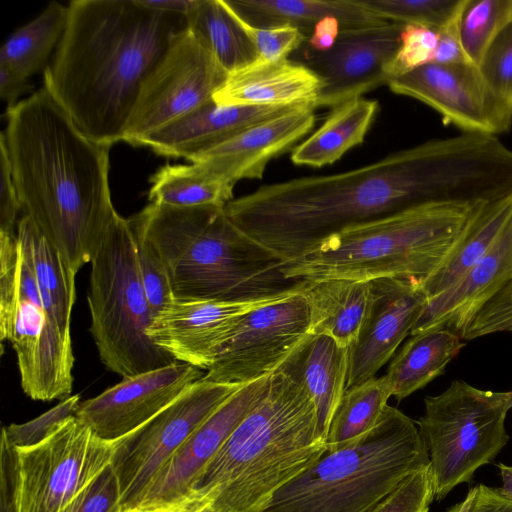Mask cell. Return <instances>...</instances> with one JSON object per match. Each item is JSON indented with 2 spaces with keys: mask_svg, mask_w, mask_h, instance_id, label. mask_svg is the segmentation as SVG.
I'll return each mask as SVG.
<instances>
[{
  "mask_svg": "<svg viewBox=\"0 0 512 512\" xmlns=\"http://www.w3.org/2000/svg\"><path fill=\"white\" fill-rule=\"evenodd\" d=\"M341 30L340 22L336 18L326 17L314 26L305 44L317 52L328 51L334 46Z\"/></svg>",
  "mask_w": 512,
  "mask_h": 512,
  "instance_id": "f907efd6",
  "label": "cell"
},
{
  "mask_svg": "<svg viewBox=\"0 0 512 512\" xmlns=\"http://www.w3.org/2000/svg\"><path fill=\"white\" fill-rule=\"evenodd\" d=\"M150 182V203L174 207H225L234 199L233 186L217 180L195 162L162 166Z\"/></svg>",
  "mask_w": 512,
  "mask_h": 512,
  "instance_id": "836d02e7",
  "label": "cell"
},
{
  "mask_svg": "<svg viewBox=\"0 0 512 512\" xmlns=\"http://www.w3.org/2000/svg\"><path fill=\"white\" fill-rule=\"evenodd\" d=\"M310 334L332 337L350 348L358 338L373 301V282L350 279L304 281Z\"/></svg>",
  "mask_w": 512,
  "mask_h": 512,
  "instance_id": "484cf974",
  "label": "cell"
},
{
  "mask_svg": "<svg viewBox=\"0 0 512 512\" xmlns=\"http://www.w3.org/2000/svg\"><path fill=\"white\" fill-rule=\"evenodd\" d=\"M434 499V478L428 466L406 477L369 512H428Z\"/></svg>",
  "mask_w": 512,
  "mask_h": 512,
  "instance_id": "b9f144b4",
  "label": "cell"
},
{
  "mask_svg": "<svg viewBox=\"0 0 512 512\" xmlns=\"http://www.w3.org/2000/svg\"><path fill=\"white\" fill-rule=\"evenodd\" d=\"M474 494H475V487H472L468 491L464 500L451 506L447 510V512H468L471 502L473 500Z\"/></svg>",
  "mask_w": 512,
  "mask_h": 512,
  "instance_id": "db71d44e",
  "label": "cell"
},
{
  "mask_svg": "<svg viewBox=\"0 0 512 512\" xmlns=\"http://www.w3.org/2000/svg\"><path fill=\"white\" fill-rule=\"evenodd\" d=\"M486 180L466 135L432 139L349 171L263 185L224 207L230 220L284 263L347 227L411 206L471 202Z\"/></svg>",
  "mask_w": 512,
  "mask_h": 512,
  "instance_id": "6da1fadb",
  "label": "cell"
},
{
  "mask_svg": "<svg viewBox=\"0 0 512 512\" xmlns=\"http://www.w3.org/2000/svg\"><path fill=\"white\" fill-rule=\"evenodd\" d=\"M90 264V333L107 369L127 378L176 362L147 335L154 315L128 219H114Z\"/></svg>",
  "mask_w": 512,
  "mask_h": 512,
  "instance_id": "ba28073f",
  "label": "cell"
},
{
  "mask_svg": "<svg viewBox=\"0 0 512 512\" xmlns=\"http://www.w3.org/2000/svg\"><path fill=\"white\" fill-rule=\"evenodd\" d=\"M389 89L437 111L462 132L497 136L510 129L512 108L471 63H430L392 79Z\"/></svg>",
  "mask_w": 512,
  "mask_h": 512,
  "instance_id": "9a60e30c",
  "label": "cell"
},
{
  "mask_svg": "<svg viewBox=\"0 0 512 512\" xmlns=\"http://www.w3.org/2000/svg\"><path fill=\"white\" fill-rule=\"evenodd\" d=\"M235 15L253 43L258 59L264 61L288 59L287 57L291 53L301 48L307 41L308 36L294 26L259 28L246 23L237 14Z\"/></svg>",
  "mask_w": 512,
  "mask_h": 512,
  "instance_id": "7bdbcfd3",
  "label": "cell"
},
{
  "mask_svg": "<svg viewBox=\"0 0 512 512\" xmlns=\"http://www.w3.org/2000/svg\"><path fill=\"white\" fill-rule=\"evenodd\" d=\"M428 466L416 422L387 405L373 429L326 449L281 487L263 512H369L406 477Z\"/></svg>",
  "mask_w": 512,
  "mask_h": 512,
  "instance_id": "52a82bcc",
  "label": "cell"
},
{
  "mask_svg": "<svg viewBox=\"0 0 512 512\" xmlns=\"http://www.w3.org/2000/svg\"><path fill=\"white\" fill-rule=\"evenodd\" d=\"M512 21V0H465L457 33L467 61L479 66L498 33Z\"/></svg>",
  "mask_w": 512,
  "mask_h": 512,
  "instance_id": "d590c367",
  "label": "cell"
},
{
  "mask_svg": "<svg viewBox=\"0 0 512 512\" xmlns=\"http://www.w3.org/2000/svg\"><path fill=\"white\" fill-rule=\"evenodd\" d=\"M440 30L418 25L404 26L399 49L387 68L389 82L434 62Z\"/></svg>",
  "mask_w": 512,
  "mask_h": 512,
  "instance_id": "74e56055",
  "label": "cell"
},
{
  "mask_svg": "<svg viewBox=\"0 0 512 512\" xmlns=\"http://www.w3.org/2000/svg\"><path fill=\"white\" fill-rule=\"evenodd\" d=\"M309 309L299 291L244 316L204 379L248 384L272 374L310 335Z\"/></svg>",
  "mask_w": 512,
  "mask_h": 512,
  "instance_id": "5bb4252c",
  "label": "cell"
},
{
  "mask_svg": "<svg viewBox=\"0 0 512 512\" xmlns=\"http://www.w3.org/2000/svg\"><path fill=\"white\" fill-rule=\"evenodd\" d=\"M270 376L243 385L218 407L160 469L137 507H170L180 501L199 471L263 398Z\"/></svg>",
  "mask_w": 512,
  "mask_h": 512,
  "instance_id": "d6986e66",
  "label": "cell"
},
{
  "mask_svg": "<svg viewBox=\"0 0 512 512\" xmlns=\"http://www.w3.org/2000/svg\"><path fill=\"white\" fill-rule=\"evenodd\" d=\"M243 385L202 378L144 425L113 441L111 467L119 484L120 511L140 504L170 457Z\"/></svg>",
  "mask_w": 512,
  "mask_h": 512,
  "instance_id": "8fae6325",
  "label": "cell"
},
{
  "mask_svg": "<svg viewBox=\"0 0 512 512\" xmlns=\"http://www.w3.org/2000/svg\"><path fill=\"white\" fill-rule=\"evenodd\" d=\"M199 0H138L150 9L178 14L187 17L197 6Z\"/></svg>",
  "mask_w": 512,
  "mask_h": 512,
  "instance_id": "816d5d0a",
  "label": "cell"
},
{
  "mask_svg": "<svg viewBox=\"0 0 512 512\" xmlns=\"http://www.w3.org/2000/svg\"><path fill=\"white\" fill-rule=\"evenodd\" d=\"M497 466L502 479V486L497 489L501 495L512 500V465L498 463Z\"/></svg>",
  "mask_w": 512,
  "mask_h": 512,
  "instance_id": "f5cc1de1",
  "label": "cell"
},
{
  "mask_svg": "<svg viewBox=\"0 0 512 512\" xmlns=\"http://www.w3.org/2000/svg\"><path fill=\"white\" fill-rule=\"evenodd\" d=\"M512 281V215L484 255L450 288L427 299L410 335L447 328L456 333Z\"/></svg>",
  "mask_w": 512,
  "mask_h": 512,
  "instance_id": "7402d4cb",
  "label": "cell"
},
{
  "mask_svg": "<svg viewBox=\"0 0 512 512\" xmlns=\"http://www.w3.org/2000/svg\"><path fill=\"white\" fill-rule=\"evenodd\" d=\"M298 291L246 301L174 300L153 318L147 335L176 361L207 371L246 314Z\"/></svg>",
  "mask_w": 512,
  "mask_h": 512,
  "instance_id": "ac0fdd59",
  "label": "cell"
},
{
  "mask_svg": "<svg viewBox=\"0 0 512 512\" xmlns=\"http://www.w3.org/2000/svg\"><path fill=\"white\" fill-rule=\"evenodd\" d=\"M22 211L6 147L0 139V233L15 235Z\"/></svg>",
  "mask_w": 512,
  "mask_h": 512,
  "instance_id": "bcb514c9",
  "label": "cell"
},
{
  "mask_svg": "<svg viewBox=\"0 0 512 512\" xmlns=\"http://www.w3.org/2000/svg\"><path fill=\"white\" fill-rule=\"evenodd\" d=\"M511 215L512 193L477 203L443 261L420 285L426 300L456 283L490 248Z\"/></svg>",
  "mask_w": 512,
  "mask_h": 512,
  "instance_id": "4316f807",
  "label": "cell"
},
{
  "mask_svg": "<svg viewBox=\"0 0 512 512\" xmlns=\"http://www.w3.org/2000/svg\"><path fill=\"white\" fill-rule=\"evenodd\" d=\"M0 139L24 215L77 274L119 215L109 187L112 146L87 137L44 87L6 109Z\"/></svg>",
  "mask_w": 512,
  "mask_h": 512,
  "instance_id": "7a4b0ae2",
  "label": "cell"
},
{
  "mask_svg": "<svg viewBox=\"0 0 512 512\" xmlns=\"http://www.w3.org/2000/svg\"><path fill=\"white\" fill-rule=\"evenodd\" d=\"M378 110L377 100L363 96L333 107L323 124L294 148L292 163L316 168L335 163L363 143Z\"/></svg>",
  "mask_w": 512,
  "mask_h": 512,
  "instance_id": "f1b7e54d",
  "label": "cell"
},
{
  "mask_svg": "<svg viewBox=\"0 0 512 512\" xmlns=\"http://www.w3.org/2000/svg\"><path fill=\"white\" fill-rule=\"evenodd\" d=\"M321 86L318 75L300 62L257 59L229 73L213 100L224 106L314 105Z\"/></svg>",
  "mask_w": 512,
  "mask_h": 512,
  "instance_id": "cb8c5ba5",
  "label": "cell"
},
{
  "mask_svg": "<svg viewBox=\"0 0 512 512\" xmlns=\"http://www.w3.org/2000/svg\"><path fill=\"white\" fill-rule=\"evenodd\" d=\"M478 68L492 92L512 108V21L490 44Z\"/></svg>",
  "mask_w": 512,
  "mask_h": 512,
  "instance_id": "ab89813d",
  "label": "cell"
},
{
  "mask_svg": "<svg viewBox=\"0 0 512 512\" xmlns=\"http://www.w3.org/2000/svg\"><path fill=\"white\" fill-rule=\"evenodd\" d=\"M325 450L293 353L175 504L200 512H263L274 494Z\"/></svg>",
  "mask_w": 512,
  "mask_h": 512,
  "instance_id": "277c9868",
  "label": "cell"
},
{
  "mask_svg": "<svg viewBox=\"0 0 512 512\" xmlns=\"http://www.w3.org/2000/svg\"><path fill=\"white\" fill-rule=\"evenodd\" d=\"M119 512H173L169 507H156V508H144V507H133Z\"/></svg>",
  "mask_w": 512,
  "mask_h": 512,
  "instance_id": "11a10c76",
  "label": "cell"
},
{
  "mask_svg": "<svg viewBox=\"0 0 512 512\" xmlns=\"http://www.w3.org/2000/svg\"><path fill=\"white\" fill-rule=\"evenodd\" d=\"M509 399H508V409L510 410L512 408V391L508 392Z\"/></svg>",
  "mask_w": 512,
  "mask_h": 512,
  "instance_id": "6f0895ef",
  "label": "cell"
},
{
  "mask_svg": "<svg viewBox=\"0 0 512 512\" xmlns=\"http://www.w3.org/2000/svg\"><path fill=\"white\" fill-rule=\"evenodd\" d=\"M68 6L51 1L33 20L14 30L0 48V63L26 77L45 70L65 31Z\"/></svg>",
  "mask_w": 512,
  "mask_h": 512,
  "instance_id": "d6a6232c",
  "label": "cell"
},
{
  "mask_svg": "<svg viewBox=\"0 0 512 512\" xmlns=\"http://www.w3.org/2000/svg\"><path fill=\"white\" fill-rule=\"evenodd\" d=\"M228 75L187 27L145 79L123 141L137 146L147 135L210 101Z\"/></svg>",
  "mask_w": 512,
  "mask_h": 512,
  "instance_id": "4fadbf2b",
  "label": "cell"
},
{
  "mask_svg": "<svg viewBox=\"0 0 512 512\" xmlns=\"http://www.w3.org/2000/svg\"><path fill=\"white\" fill-rule=\"evenodd\" d=\"M462 62L468 61L459 41L456 21L440 30V38L433 63L453 64Z\"/></svg>",
  "mask_w": 512,
  "mask_h": 512,
  "instance_id": "c3c4849f",
  "label": "cell"
},
{
  "mask_svg": "<svg viewBox=\"0 0 512 512\" xmlns=\"http://www.w3.org/2000/svg\"><path fill=\"white\" fill-rule=\"evenodd\" d=\"M508 399V392L482 390L462 380L425 397V411L416 424L429 454L436 500L469 483L508 443Z\"/></svg>",
  "mask_w": 512,
  "mask_h": 512,
  "instance_id": "30bf717a",
  "label": "cell"
},
{
  "mask_svg": "<svg viewBox=\"0 0 512 512\" xmlns=\"http://www.w3.org/2000/svg\"><path fill=\"white\" fill-rule=\"evenodd\" d=\"M80 403L79 394L71 395L28 422L4 426L1 435L16 448L36 445L52 435L69 418L75 416Z\"/></svg>",
  "mask_w": 512,
  "mask_h": 512,
  "instance_id": "f35d334b",
  "label": "cell"
},
{
  "mask_svg": "<svg viewBox=\"0 0 512 512\" xmlns=\"http://www.w3.org/2000/svg\"><path fill=\"white\" fill-rule=\"evenodd\" d=\"M187 17L138 0H72L44 88L90 139L123 141L140 89Z\"/></svg>",
  "mask_w": 512,
  "mask_h": 512,
  "instance_id": "3957f363",
  "label": "cell"
},
{
  "mask_svg": "<svg viewBox=\"0 0 512 512\" xmlns=\"http://www.w3.org/2000/svg\"><path fill=\"white\" fill-rule=\"evenodd\" d=\"M201 369L176 361L122 378L80 403L75 416L99 438L113 442L151 420L204 377Z\"/></svg>",
  "mask_w": 512,
  "mask_h": 512,
  "instance_id": "e0dca14e",
  "label": "cell"
},
{
  "mask_svg": "<svg viewBox=\"0 0 512 512\" xmlns=\"http://www.w3.org/2000/svg\"><path fill=\"white\" fill-rule=\"evenodd\" d=\"M292 107L295 106H224L211 99L147 135L137 146L148 147L162 156L192 161L249 126Z\"/></svg>",
  "mask_w": 512,
  "mask_h": 512,
  "instance_id": "603a6c76",
  "label": "cell"
},
{
  "mask_svg": "<svg viewBox=\"0 0 512 512\" xmlns=\"http://www.w3.org/2000/svg\"><path fill=\"white\" fill-rule=\"evenodd\" d=\"M387 20L403 25L446 28L458 19L465 0H362Z\"/></svg>",
  "mask_w": 512,
  "mask_h": 512,
  "instance_id": "8d00e7d4",
  "label": "cell"
},
{
  "mask_svg": "<svg viewBox=\"0 0 512 512\" xmlns=\"http://www.w3.org/2000/svg\"><path fill=\"white\" fill-rule=\"evenodd\" d=\"M28 79L12 67L0 63V97L7 103V109L14 107L18 98L31 90Z\"/></svg>",
  "mask_w": 512,
  "mask_h": 512,
  "instance_id": "7dc6e473",
  "label": "cell"
},
{
  "mask_svg": "<svg viewBox=\"0 0 512 512\" xmlns=\"http://www.w3.org/2000/svg\"><path fill=\"white\" fill-rule=\"evenodd\" d=\"M404 26L388 22L341 30L334 46L325 52L306 46L302 64L322 83L315 108L335 107L388 84L387 68L399 49Z\"/></svg>",
  "mask_w": 512,
  "mask_h": 512,
  "instance_id": "2e32d148",
  "label": "cell"
},
{
  "mask_svg": "<svg viewBox=\"0 0 512 512\" xmlns=\"http://www.w3.org/2000/svg\"><path fill=\"white\" fill-rule=\"evenodd\" d=\"M187 27L228 73L258 59L253 43L224 0H199L187 16Z\"/></svg>",
  "mask_w": 512,
  "mask_h": 512,
  "instance_id": "1f68e13d",
  "label": "cell"
},
{
  "mask_svg": "<svg viewBox=\"0 0 512 512\" xmlns=\"http://www.w3.org/2000/svg\"><path fill=\"white\" fill-rule=\"evenodd\" d=\"M246 23L270 28L290 25L309 36L314 26L326 17L336 18L342 30L383 25L385 17L362 0H225Z\"/></svg>",
  "mask_w": 512,
  "mask_h": 512,
  "instance_id": "d4e9b609",
  "label": "cell"
},
{
  "mask_svg": "<svg viewBox=\"0 0 512 512\" xmlns=\"http://www.w3.org/2000/svg\"><path fill=\"white\" fill-rule=\"evenodd\" d=\"M0 339L12 344L27 396L40 401L71 396V333L65 332L55 313L44 306L36 277L20 247L0 251Z\"/></svg>",
  "mask_w": 512,
  "mask_h": 512,
  "instance_id": "9c48e42d",
  "label": "cell"
},
{
  "mask_svg": "<svg viewBox=\"0 0 512 512\" xmlns=\"http://www.w3.org/2000/svg\"><path fill=\"white\" fill-rule=\"evenodd\" d=\"M173 512H200V511H197V510H194V509H191L189 507H186L184 505H181V504H175L171 507H169Z\"/></svg>",
  "mask_w": 512,
  "mask_h": 512,
  "instance_id": "9f6ffc18",
  "label": "cell"
},
{
  "mask_svg": "<svg viewBox=\"0 0 512 512\" xmlns=\"http://www.w3.org/2000/svg\"><path fill=\"white\" fill-rule=\"evenodd\" d=\"M163 261L177 301H246L298 291L283 262L250 238L223 206L149 203L128 218Z\"/></svg>",
  "mask_w": 512,
  "mask_h": 512,
  "instance_id": "5b68a950",
  "label": "cell"
},
{
  "mask_svg": "<svg viewBox=\"0 0 512 512\" xmlns=\"http://www.w3.org/2000/svg\"><path fill=\"white\" fill-rule=\"evenodd\" d=\"M16 235L21 253L36 277L43 300L53 303L62 328L71 332L76 273L27 215L19 219Z\"/></svg>",
  "mask_w": 512,
  "mask_h": 512,
  "instance_id": "4dcf8cb0",
  "label": "cell"
},
{
  "mask_svg": "<svg viewBox=\"0 0 512 512\" xmlns=\"http://www.w3.org/2000/svg\"><path fill=\"white\" fill-rule=\"evenodd\" d=\"M294 357L314 402L320 435L326 441L331 420L347 387L349 348L330 336L310 334Z\"/></svg>",
  "mask_w": 512,
  "mask_h": 512,
  "instance_id": "83f0119b",
  "label": "cell"
},
{
  "mask_svg": "<svg viewBox=\"0 0 512 512\" xmlns=\"http://www.w3.org/2000/svg\"><path fill=\"white\" fill-rule=\"evenodd\" d=\"M468 512H512V500L501 495L497 488L478 484Z\"/></svg>",
  "mask_w": 512,
  "mask_h": 512,
  "instance_id": "681fc988",
  "label": "cell"
},
{
  "mask_svg": "<svg viewBox=\"0 0 512 512\" xmlns=\"http://www.w3.org/2000/svg\"><path fill=\"white\" fill-rule=\"evenodd\" d=\"M390 397L385 375L347 388L331 420L326 449H338L373 429Z\"/></svg>",
  "mask_w": 512,
  "mask_h": 512,
  "instance_id": "e575fe53",
  "label": "cell"
},
{
  "mask_svg": "<svg viewBox=\"0 0 512 512\" xmlns=\"http://www.w3.org/2000/svg\"><path fill=\"white\" fill-rule=\"evenodd\" d=\"M313 104H303L242 130L191 162L231 186L240 180L261 179L268 163L290 150L315 125Z\"/></svg>",
  "mask_w": 512,
  "mask_h": 512,
  "instance_id": "44dd1931",
  "label": "cell"
},
{
  "mask_svg": "<svg viewBox=\"0 0 512 512\" xmlns=\"http://www.w3.org/2000/svg\"><path fill=\"white\" fill-rule=\"evenodd\" d=\"M120 489L111 464L60 512H119Z\"/></svg>",
  "mask_w": 512,
  "mask_h": 512,
  "instance_id": "f6af8a7d",
  "label": "cell"
},
{
  "mask_svg": "<svg viewBox=\"0 0 512 512\" xmlns=\"http://www.w3.org/2000/svg\"><path fill=\"white\" fill-rule=\"evenodd\" d=\"M477 203L419 204L347 227L284 263L283 272L304 281L394 278L421 285L443 261Z\"/></svg>",
  "mask_w": 512,
  "mask_h": 512,
  "instance_id": "8992f818",
  "label": "cell"
},
{
  "mask_svg": "<svg viewBox=\"0 0 512 512\" xmlns=\"http://www.w3.org/2000/svg\"><path fill=\"white\" fill-rule=\"evenodd\" d=\"M465 346L459 333L447 328L411 335L394 356L385 377L398 402L444 373Z\"/></svg>",
  "mask_w": 512,
  "mask_h": 512,
  "instance_id": "f546056e",
  "label": "cell"
},
{
  "mask_svg": "<svg viewBox=\"0 0 512 512\" xmlns=\"http://www.w3.org/2000/svg\"><path fill=\"white\" fill-rule=\"evenodd\" d=\"M132 230V229H131ZM134 235L142 284L154 317L174 301L165 265L153 245L141 234Z\"/></svg>",
  "mask_w": 512,
  "mask_h": 512,
  "instance_id": "60d3db41",
  "label": "cell"
},
{
  "mask_svg": "<svg viewBox=\"0 0 512 512\" xmlns=\"http://www.w3.org/2000/svg\"><path fill=\"white\" fill-rule=\"evenodd\" d=\"M15 449L18 512H60L111 464L113 442L73 416L42 442Z\"/></svg>",
  "mask_w": 512,
  "mask_h": 512,
  "instance_id": "7c38bea8",
  "label": "cell"
},
{
  "mask_svg": "<svg viewBox=\"0 0 512 512\" xmlns=\"http://www.w3.org/2000/svg\"><path fill=\"white\" fill-rule=\"evenodd\" d=\"M500 332L512 333V281L478 312L460 337L473 340Z\"/></svg>",
  "mask_w": 512,
  "mask_h": 512,
  "instance_id": "ee69618b",
  "label": "cell"
},
{
  "mask_svg": "<svg viewBox=\"0 0 512 512\" xmlns=\"http://www.w3.org/2000/svg\"><path fill=\"white\" fill-rule=\"evenodd\" d=\"M373 301L349 348L347 388L375 377L411 333L426 301L420 285L403 279L373 280Z\"/></svg>",
  "mask_w": 512,
  "mask_h": 512,
  "instance_id": "ffe728a7",
  "label": "cell"
}]
</instances>
